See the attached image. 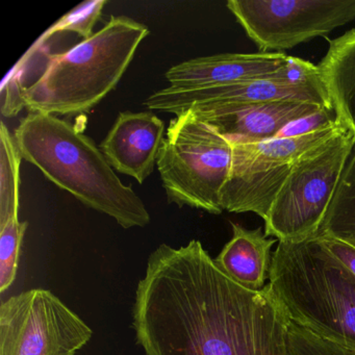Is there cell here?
<instances>
[{
	"label": "cell",
	"instance_id": "4fadbf2b",
	"mask_svg": "<svg viewBox=\"0 0 355 355\" xmlns=\"http://www.w3.org/2000/svg\"><path fill=\"white\" fill-rule=\"evenodd\" d=\"M288 60L284 53H222L173 66L166 80L173 89H200L265 80Z\"/></svg>",
	"mask_w": 355,
	"mask_h": 355
},
{
	"label": "cell",
	"instance_id": "ba28073f",
	"mask_svg": "<svg viewBox=\"0 0 355 355\" xmlns=\"http://www.w3.org/2000/svg\"><path fill=\"white\" fill-rule=\"evenodd\" d=\"M92 334L51 291H26L0 305V355H76Z\"/></svg>",
	"mask_w": 355,
	"mask_h": 355
},
{
	"label": "cell",
	"instance_id": "cb8c5ba5",
	"mask_svg": "<svg viewBox=\"0 0 355 355\" xmlns=\"http://www.w3.org/2000/svg\"><path fill=\"white\" fill-rule=\"evenodd\" d=\"M317 236L329 252L340 259L355 275V247L345 241L327 234H318Z\"/></svg>",
	"mask_w": 355,
	"mask_h": 355
},
{
	"label": "cell",
	"instance_id": "9c48e42d",
	"mask_svg": "<svg viewBox=\"0 0 355 355\" xmlns=\"http://www.w3.org/2000/svg\"><path fill=\"white\" fill-rule=\"evenodd\" d=\"M226 6L261 53H282L355 19V0H230Z\"/></svg>",
	"mask_w": 355,
	"mask_h": 355
},
{
	"label": "cell",
	"instance_id": "ffe728a7",
	"mask_svg": "<svg viewBox=\"0 0 355 355\" xmlns=\"http://www.w3.org/2000/svg\"><path fill=\"white\" fill-rule=\"evenodd\" d=\"M291 355H355V349L326 340L291 321Z\"/></svg>",
	"mask_w": 355,
	"mask_h": 355
},
{
	"label": "cell",
	"instance_id": "603a6c76",
	"mask_svg": "<svg viewBox=\"0 0 355 355\" xmlns=\"http://www.w3.org/2000/svg\"><path fill=\"white\" fill-rule=\"evenodd\" d=\"M338 122L334 109H323L309 117L293 122L286 126L278 137H295L315 132L320 128L332 125Z\"/></svg>",
	"mask_w": 355,
	"mask_h": 355
},
{
	"label": "cell",
	"instance_id": "d4e9b609",
	"mask_svg": "<svg viewBox=\"0 0 355 355\" xmlns=\"http://www.w3.org/2000/svg\"><path fill=\"white\" fill-rule=\"evenodd\" d=\"M347 243H349V244H351V245H352V246L355 247V241H353V242H347Z\"/></svg>",
	"mask_w": 355,
	"mask_h": 355
},
{
	"label": "cell",
	"instance_id": "277c9868",
	"mask_svg": "<svg viewBox=\"0 0 355 355\" xmlns=\"http://www.w3.org/2000/svg\"><path fill=\"white\" fill-rule=\"evenodd\" d=\"M269 286L288 319L326 340L355 349V275L319 236L278 241Z\"/></svg>",
	"mask_w": 355,
	"mask_h": 355
},
{
	"label": "cell",
	"instance_id": "44dd1931",
	"mask_svg": "<svg viewBox=\"0 0 355 355\" xmlns=\"http://www.w3.org/2000/svg\"><path fill=\"white\" fill-rule=\"evenodd\" d=\"M270 80L280 84L294 87H309V88L325 90L318 65L309 63L299 58L288 57L286 63L273 74Z\"/></svg>",
	"mask_w": 355,
	"mask_h": 355
},
{
	"label": "cell",
	"instance_id": "8fae6325",
	"mask_svg": "<svg viewBox=\"0 0 355 355\" xmlns=\"http://www.w3.org/2000/svg\"><path fill=\"white\" fill-rule=\"evenodd\" d=\"M323 109L303 101H275L191 112L232 142L255 143L277 138L293 122Z\"/></svg>",
	"mask_w": 355,
	"mask_h": 355
},
{
	"label": "cell",
	"instance_id": "e0dca14e",
	"mask_svg": "<svg viewBox=\"0 0 355 355\" xmlns=\"http://www.w3.org/2000/svg\"><path fill=\"white\" fill-rule=\"evenodd\" d=\"M319 234L355 241V149L347 164Z\"/></svg>",
	"mask_w": 355,
	"mask_h": 355
},
{
	"label": "cell",
	"instance_id": "7402d4cb",
	"mask_svg": "<svg viewBox=\"0 0 355 355\" xmlns=\"http://www.w3.org/2000/svg\"><path fill=\"white\" fill-rule=\"evenodd\" d=\"M21 69L16 66L15 69L8 74L1 88V114L5 117L11 118L17 115L26 107L24 99V90L26 87L20 82Z\"/></svg>",
	"mask_w": 355,
	"mask_h": 355
},
{
	"label": "cell",
	"instance_id": "d6986e66",
	"mask_svg": "<svg viewBox=\"0 0 355 355\" xmlns=\"http://www.w3.org/2000/svg\"><path fill=\"white\" fill-rule=\"evenodd\" d=\"M107 3L105 0H90L80 3L53 24L39 42L49 40L53 35L64 32L76 33L84 40L90 38L94 34L93 28L101 19L103 8Z\"/></svg>",
	"mask_w": 355,
	"mask_h": 355
},
{
	"label": "cell",
	"instance_id": "9a60e30c",
	"mask_svg": "<svg viewBox=\"0 0 355 355\" xmlns=\"http://www.w3.org/2000/svg\"><path fill=\"white\" fill-rule=\"evenodd\" d=\"M318 67L336 119L355 132V28L330 41Z\"/></svg>",
	"mask_w": 355,
	"mask_h": 355
},
{
	"label": "cell",
	"instance_id": "6da1fadb",
	"mask_svg": "<svg viewBox=\"0 0 355 355\" xmlns=\"http://www.w3.org/2000/svg\"><path fill=\"white\" fill-rule=\"evenodd\" d=\"M132 317L145 355H291V320L269 284L241 286L197 240L149 255Z\"/></svg>",
	"mask_w": 355,
	"mask_h": 355
},
{
	"label": "cell",
	"instance_id": "30bf717a",
	"mask_svg": "<svg viewBox=\"0 0 355 355\" xmlns=\"http://www.w3.org/2000/svg\"><path fill=\"white\" fill-rule=\"evenodd\" d=\"M275 101H303L326 109H334L327 92L323 89L288 86L273 82L269 78L211 88L173 89L168 87L150 95L144 105L149 110L176 116L189 110L203 111L226 105Z\"/></svg>",
	"mask_w": 355,
	"mask_h": 355
},
{
	"label": "cell",
	"instance_id": "52a82bcc",
	"mask_svg": "<svg viewBox=\"0 0 355 355\" xmlns=\"http://www.w3.org/2000/svg\"><path fill=\"white\" fill-rule=\"evenodd\" d=\"M345 128L340 122L309 134L263 142L232 143L230 176L222 207L230 213H254L263 220L301 155Z\"/></svg>",
	"mask_w": 355,
	"mask_h": 355
},
{
	"label": "cell",
	"instance_id": "3957f363",
	"mask_svg": "<svg viewBox=\"0 0 355 355\" xmlns=\"http://www.w3.org/2000/svg\"><path fill=\"white\" fill-rule=\"evenodd\" d=\"M149 34L145 24L112 16L90 38L49 55L42 76L24 88L26 109L55 116L89 113L116 88Z\"/></svg>",
	"mask_w": 355,
	"mask_h": 355
},
{
	"label": "cell",
	"instance_id": "5bb4252c",
	"mask_svg": "<svg viewBox=\"0 0 355 355\" xmlns=\"http://www.w3.org/2000/svg\"><path fill=\"white\" fill-rule=\"evenodd\" d=\"M232 238L214 261L223 273L244 288L263 290L269 278L271 248L276 240L268 239L261 227L247 230L238 223H232Z\"/></svg>",
	"mask_w": 355,
	"mask_h": 355
},
{
	"label": "cell",
	"instance_id": "ac0fdd59",
	"mask_svg": "<svg viewBox=\"0 0 355 355\" xmlns=\"http://www.w3.org/2000/svg\"><path fill=\"white\" fill-rule=\"evenodd\" d=\"M28 222H20L18 218L0 225V292L7 291L16 278L20 249Z\"/></svg>",
	"mask_w": 355,
	"mask_h": 355
},
{
	"label": "cell",
	"instance_id": "8992f818",
	"mask_svg": "<svg viewBox=\"0 0 355 355\" xmlns=\"http://www.w3.org/2000/svg\"><path fill=\"white\" fill-rule=\"evenodd\" d=\"M355 132H340L301 155L265 220V236L299 242L319 234L347 164Z\"/></svg>",
	"mask_w": 355,
	"mask_h": 355
},
{
	"label": "cell",
	"instance_id": "7c38bea8",
	"mask_svg": "<svg viewBox=\"0 0 355 355\" xmlns=\"http://www.w3.org/2000/svg\"><path fill=\"white\" fill-rule=\"evenodd\" d=\"M165 123L151 112H122L99 145L113 169L142 184L153 174Z\"/></svg>",
	"mask_w": 355,
	"mask_h": 355
},
{
	"label": "cell",
	"instance_id": "5b68a950",
	"mask_svg": "<svg viewBox=\"0 0 355 355\" xmlns=\"http://www.w3.org/2000/svg\"><path fill=\"white\" fill-rule=\"evenodd\" d=\"M232 161L230 139L193 112L178 114L170 121L157 161L168 201L219 215Z\"/></svg>",
	"mask_w": 355,
	"mask_h": 355
},
{
	"label": "cell",
	"instance_id": "7a4b0ae2",
	"mask_svg": "<svg viewBox=\"0 0 355 355\" xmlns=\"http://www.w3.org/2000/svg\"><path fill=\"white\" fill-rule=\"evenodd\" d=\"M14 138L22 159L83 205L114 218L125 230L148 225L150 214L142 199L73 124L51 114L28 113Z\"/></svg>",
	"mask_w": 355,
	"mask_h": 355
},
{
	"label": "cell",
	"instance_id": "2e32d148",
	"mask_svg": "<svg viewBox=\"0 0 355 355\" xmlns=\"http://www.w3.org/2000/svg\"><path fill=\"white\" fill-rule=\"evenodd\" d=\"M21 153L14 135L0 125V225L18 218Z\"/></svg>",
	"mask_w": 355,
	"mask_h": 355
}]
</instances>
